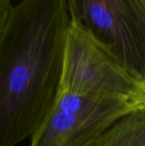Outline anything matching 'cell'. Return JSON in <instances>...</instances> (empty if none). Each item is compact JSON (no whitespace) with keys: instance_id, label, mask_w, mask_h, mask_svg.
<instances>
[{"instance_id":"cell-5","label":"cell","mask_w":145,"mask_h":146,"mask_svg":"<svg viewBox=\"0 0 145 146\" xmlns=\"http://www.w3.org/2000/svg\"><path fill=\"white\" fill-rule=\"evenodd\" d=\"M73 146H145V108L121 118L105 131Z\"/></svg>"},{"instance_id":"cell-3","label":"cell","mask_w":145,"mask_h":146,"mask_svg":"<svg viewBox=\"0 0 145 146\" xmlns=\"http://www.w3.org/2000/svg\"><path fill=\"white\" fill-rule=\"evenodd\" d=\"M98 43L145 86V0H70Z\"/></svg>"},{"instance_id":"cell-1","label":"cell","mask_w":145,"mask_h":146,"mask_svg":"<svg viewBox=\"0 0 145 146\" xmlns=\"http://www.w3.org/2000/svg\"><path fill=\"white\" fill-rule=\"evenodd\" d=\"M69 0L12 5L0 35V146L32 138L60 92Z\"/></svg>"},{"instance_id":"cell-2","label":"cell","mask_w":145,"mask_h":146,"mask_svg":"<svg viewBox=\"0 0 145 146\" xmlns=\"http://www.w3.org/2000/svg\"><path fill=\"white\" fill-rule=\"evenodd\" d=\"M60 92L115 97L145 104V86L131 77L82 23L69 0Z\"/></svg>"},{"instance_id":"cell-4","label":"cell","mask_w":145,"mask_h":146,"mask_svg":"<svg viewBox=\"0 0 145 146\" xmlns=\"http://www.w3.org/2000/svg\"><path fill=\"white\" fill-rule=\"evenodd\" d=\"M144 108L145 104L126 101L104 109L75 113H65L53 109L44 124L31 138L30 146L75 145Z\"/></svg>"},{"instance_id":"cell-6","label":"cell","mask_w":145,"mask_h":146,"mask_svg":"<svg viewBox=\"0 0 145 146\" xmlns=\"http://www.w3.org/2000/svg\"><path fill=\"white\" fill-rule=\"evenodd\" d=\"M12 4L9 0H0V35L9 17Z\"/></svg>"}]
</instances>
